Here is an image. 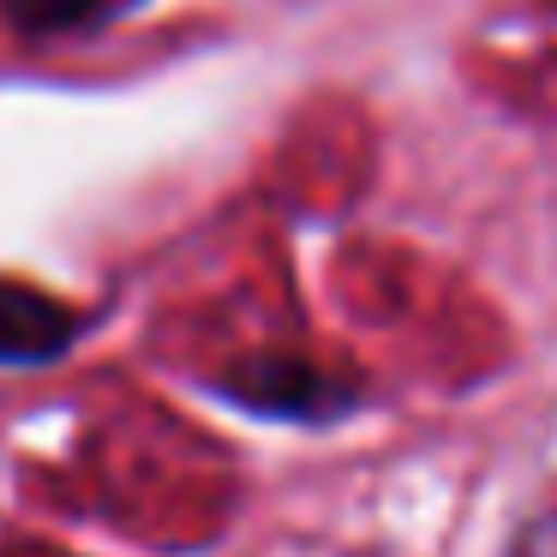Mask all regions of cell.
<instances>
[{"label":"cell","instance_id":"cell-2","mask_svg":"<svg viewBox=\"0 0 557 557\" xmlns=\"http://www.w3.org/2000/svg\"><path fill=\"white\" fill-rule=\"evenodd\" d=\"M85 312L30 282L0 276V366H54L78 348Z\"/></svg>","mask_w":557,"mask_h":557},{"label":"cell","instance_id":"cell-4","mask_svg":"<svg viewBox=\"0 0 557 557\" xmlns=\"http://www.w3.org/2000/svg\"><path fill=\"white\" fill-rule=\"evenodd\" d=\"M509 557H557V509H545V516H533L528 528L516 533V545H509Z\"/></svg>","mask_w":557,"mask_h":557},{"label":"cell","instance_id":"cell-1","mask_svg":"<svg viewBox=\"0 0 557 557\" xmlns=\"http://www.w3.org/2000/svg\"><path fill=\"white\" fill-rule=\"evenodd\" d=\"M210 396L252 420H288V425H330L354 413L360 389L342 372H324L306 354H246L228 372L210 377Z\"/></svg>","mask_w":557,"mask_h":557},{"label":"cell","instance_id":"cell-3","mask_svg":"<svg viewBox=\"0 0 557 557\" xmlns=\"http://www.w3.org/2000/svg\"><path fill=\"white\" fill-rule=\"evenodd\" d=\"M145 0H0V18L25 42H54V37H90V30L126 18Z\"/></svg>","mask_w":557,"mask_h":557}]
</instances>
